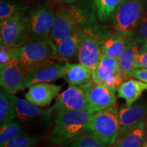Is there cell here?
<instances>
[{
    "label": "cell",
    "instance_id": "7a4b0ae2",
    "mask_svg": "<svg viewBox=\"0 0 147 147\" xmlns=\"http://www.w3.org/2000/svg\"><path fill=\"white\" fill-rule=\"evenodd\" d=\"M12 57L18 61L25 72L51 61L58 60L56 46L51 38L29 42L20 48H13Z\"/></svg>",
    "mask_w": 147,
    "mask_h": 147
},
{
    "label": "cell",
    "instance_id": "5b68a950",
    "mask_svg": "<svg viewBox=\"0 0 147 147\" xmlns=\"http://www.w3.org/2000/svg\"><path fill=\"white\" fill-rule=\"evenodd\" d=\"M147 0H122L111 16L115 30L132 34L142 17Z\"/></svg>",
    "mask_w": 147,
    "mask_h": 147
},
{
    "label": "cell",
    "instance_id": "3957f363",
    "mask_svg": "<svg viewBox=\"0 0 147 147\" xmlns=\"http://www.w3.org/2000/svg\"><path fill=\"white\" fill-rule=\"evenodd\" d=\"M84 133L93 136L108 147L113 146L120 134L119 110L116 106L93 114Z\"/></svg>",
    "mask_w": 147,
    "mask_h": 147
},
{
    "label": "cell",
    "instance_id": "83f0119b",
    "mask_svg": "<svg viewBox=\"0 0 147 147\" xmlns=\"http://www.w3.org/2000/svg\"><path fill=\"white\" fill-rule=\"evenodd\" d=\"M25 8L15 1L1 0L0 3V21H3L18 14H24Z\"/></svg>",
    "mask_w": 147,
    "mask_h": 147
},
{
    "label": "cell",
    "instance_id": "ac0fdd59",
    "mask_svg": "<svg viewBox=\"0 0 147 147\" xmlns=\"http://www.w3.org/2000/svg\"><path fill=\"white\" fill-rule=\"evenodd\" d=\"M69 86H80L91 82L92 71L83 64L65 62L62 78Z\"/></svg>",
    "mask_w": 147,
    "mask_h": 147
},
{
    "label": "cell",
    "instance_id": "e0dca14e",
    "mask_svg": "<svg viewBox=\"0 0 147 147\" xmlns=\"http://www.w3.org/2000/svg\"><path fill=\"white\" fill-rule=\"evenodd\" d=\"M69 16L65 5L60 6L55 12L54 24L51 34V39L57 42L79 31Z\"/></svg>",
    "mask_w": 147,
    "mask_h": 147
},
{
    "label": "cell",
    "instance_id": "f546056e",
    "mask_svg": "<svg viewBox=\"0 0 147 147\" xmlns=\"http://www.w3.org/2000/svg\"><path fill=\"white\" fill-rule=\"evenodd\" d=\"M127 78L120 70L116 71V72L108 76L103 84H108L110 87L118 88Z\"/></svg>",
    "mask_w": 147,
    "mask_h": 147
},
{
    "label": "cell",
    "instance_id": "d590c367",
    "mask_svg": "<svg viewBox=\"0 0 147 147\" xmlns=\"http://www.w3.org/2000/svg\"><path fill=\"white\" fill-rule=\"evenodd\" d=\"M145 121V128H144V142H147V119Z\"/></svg>",
    "mask_w": 147,
    "mask_h": 147
},
{
    "label": "cell",
    "instance_id": "d6986e66",
    "mask_svg": "<svg viewBox=\"0 0 147 147\" xmlns=\"http://www.w3.org/2000/svg\"><path fill=\"white\" fill-rule=\"evenodd\" d=\"M82 33L83 30L77 31L67 38L54 42L57 48L59 61L69 62L77 56Z\"/></svg>",
    "mask_w": 147,
    "mask_h": 147
},
{
    "label": "cell",
    "instance_id": "e575fe53",
    "mask_svg": "<svg viewBox=\"0 0 147 147\" xmlns=\"http://www.w3.org/2000/svg\"><path fill=\"white\" fill-rule=\"evenodd\" d=\"M51 1L55 3H61V4H71L79 0H51Z\"/></svg>",
    "mask_w": 147,
    "mask_h": 147
},
{
    "label": "cell",
    "instance_id": "d4e9b609",
    "mask_svg": "<svg viewBox=\"0 0 147 147\" xmlns=\"http://www.w3.org/2000/svg\"><path fill=\"white\" fill-rule=\"evenodd\" d=\"M61 147H108L93 136L87 133L81 134L67 140Z\"/></svg>",
    "mask_w": 147,
    "mask_h": 147
},
{
    "label": "cell",
    "instance_id": "30bf717a",
    "mask_svg": "<svg viewBox=\"0 0 147 147\" xmlns=\"http://www.w3.org/2000/svg\"><path fill=\"white\" fill-rule=\"evenodd\" d=\"M65 5L69 16L80 30L97 25V11L94 0H79Z\"/></svg>",
    "mask_w": 147,
    "mask_h": 147
},
{
    "label": "cell",
    "instance_id": "d6a6232c",
    "mask_svg": "<svg viewBox=\"0 0 147 147\" xmlns=\"http://www.w3.org/2000/svg\"><path fill=\"white\" fill-rule=\"evenodd\" d=\"M136 65V69H147V51L140 52Z\"/></svg>",
    "mask_w": 147,
    "mask_h": 147
},
{
    "label": "cell",
    "instance_id": "277c9868",
    "mask_svg": "<svg viewBox=\"0 0 147 147\" xmlns=\"http://www.w3.org/2000/svg\"><path fill=\"white\" fill-rule=\"evenodd\" d=\"M107 30L105 27L97 24L83 29L82 36L77 53V60L89 69H95L102 54V42Z\"/></svg>",
    "mask_w": 147,
    "mask_h": 147
},
{
    "label": "cell",
    "instance_id": "74e56055",
    "mask_svg": "<svg viewBox=\"0 0 147 147\" xmlns=\"http://www.w3.org/2000/svg\"><path fill=\"white\" fill-rule=\"evenodd\" d=\"M142 147H147V142H144L143 143Z\"/></svg>",
    "mask_w": 147,
    "mask_h": 147
},
{
    "label": "cell",
    "instance_id": "8d00e7d4",
    "mask_svg": "<svg viewBox=\"0 0 147 147\" xmlns=\"http://www.w3.org/2000/svg\"><path fill=\"white\" fill-rule=\"evenodd\" d=\"M144 51H147V40L143 43L142 47L141 48L140 52H144Z\"/></svg>",
    "mask_w": 147,
    "mask_h": 147
},
{
    "label": "cell",
    "instance_id": "2e32d148",
    "mask_svg": "<svg viewBox=\"0 0 147 147\" xmlns=\"http://www.w3.org/2000/svg\"><path fill=\"white\" fill-rule=\"evenodd\" d=\"M120 133L123 132L147 119V102L130 107L123 106L119 110Z\"/></svg>",
    "mask_w": 147,
    "mask_h": 147
},
{
    "label": "cell",
    "instance_id": "ffe728a7",
    "mask_svg": "<svg viewBox=\"0 0 147 147\" xmlns=\"http://www.w3.org/2000/svg\"><path fill=\"white\" fill-rule=\"evenodd\" d=\"M145 121L121 132L113 147H142L144 142Z\"/></svg>",
    "mask_w": 147,
    "mask_h": 147
},
{
    "label": "cell",
    "instance_id": "ba28073f",
    "mask_svg": "<svg viewBox=\"0 0 147 147\" xmlns=\"http://www.w3.org/2000/svg\"><path fill=\"white\" fill-rule=\"evenodd\" d=\"M16 110V118L25 124L47 128L53 125L54 113L50 108H41L34 105L26 99L18 98Z\"/></svg>",
    "mask_w": 147,
    "mask_h": 147
},
{
    "label": "cell",
    "instance_id": "4dcf8cb0",
    "mask_svg": "<svg viewBox=\"0 0 147 147\" xmlns=\"http://www.w3.org/2000/svg\"><path fill=\"white\" fill-rule=\"evenodd\" d=\"M146 40H147V12L143 16L141 26L134 39V41L138 45L144 43Z\"/></svg>",
    "mask_w": 147,
    "mask_h": 147
},
{
    "label": "cell",
    "instance_id": "5bb4252c",
    "mask_svg": "<svg viewBox=\"0 0 147 147\" xmlns=\"http://www.w3.org/2000/svg\"><path fill=\"white\" fill-rule=\"evenodd\" d=\"M62 87V84L58 85L49 82L37 83L29 87L25 97L34 105L43 108L50 105L51 102L58 97Z\"/></svg>",
    "mask_w": 147,
    "mask_h": 147
},
{
    "label": "cell",
    "instance_id": "cb8c5ba5",
    "mask_svg": "<svg viewBox=\"0 0 147 147\" xmlns=\"http://www.w3.org/2000/svg\"><path fill=\"white\" fill-rule=\"evenodd\" d=\"M17 99L15 95L11 94L1 87L0 90V127L16 118Z\"/></svg>",
    "mask_w": 147,
    "mask_h": 147
},
{
    "label": "cell",
    "instance_id": "836d02e7",
    "mask_svg": "<svg viewBox=\"0 0 147 147\" xmlns=\"http://www.w3.org/2000/svg\"><path fill=\"white\" fill-rule=\"evenodd\" d=\"M132 77L138 79L140 81L147 83V69H136L132 74Z\"/></svg>",
    "mask_w": 147,
    "mask_h": 147
},
{
    "label": "cell",
    "instance_id": "4fadbf2b",
    "mask_svg": "<svg viewBox=\"0 0 147 147\" xmlns=\"http://www.w3.org/2000/svg\"><path fill=\"white\" fill-rule=\"evenodd\" d=\"M64 69V63L54 61L29 69L26 72L25 87L29 88L33 84L42 82H49L61 78Z\"/></svg>",
    "mask_w": 147,
    "mask_h": 147
},
{
    "label": "cell",
    "instance_id": "7c38bea8",
    "mask_svg": "<svg viewBox=\"0 0 147 147\" xmlns=\"http://www.w3.org/2000/svg\"><path fill=\"white\" fill-rule=\"evenodd\" d=\"M118 88L106 84H94L88 95L87 110L92 115L115 106L116 92Z\"/></svg>",
    "mask_w": 147,
    "mask_h": 147
},
{
    "label": "cell",
    "instance_id": "4316f807",
    "mask_svg": "<svg viewBox=\"0 0 147 147\" xmlns=\"http://www.w3.org/2000/svg\"><path fill=\"white\" fill-rule=\"evenodd\" d=\"M122 0H94L97 11V16L101 23H105Z\"/></svg>",
    "mask_w": 147,
    "mask_h": 147
},
{
    "label": "cell",
    "instance_id": "f1b7e54d",
    "mask_svg": "<svg viewBox=\"0 0 147 147\" xmlns=\"http://www.w3.org/2000/svg\"><path fill=\"white\" fill-rule=\"evenodd\" d=\"M39 142V136L23 133L11 140L2 147H36Z\"/></svg>",
    "mask_w": 147,
    "mask_h": 147
},
{
    "label": "cell",
    "instance_id": "52a82bcc",
    "mask_svg": "<svg viewBox=\"0 0 147 147\" xmlns=\"http://www.w3.org/2000/svg\"><path fill=\"white\" fill-rule=\"evenodd\" d=\"M93 85V83L89 82L80 86H69L58 95L50 110L54 115L61 111L86 110L88 106V95Z\"/></svg>",
    "mask_w": 147,
    "mask_h": 147
},
{
    "label": "cell",
    "instance_id": "7402d4cb",
    "mask_svg": "<svg viewBox=\"0 0 147 147\" xmlns=\"http://www.w3.org/2000/svg\"><path fill=\"white\" fill-rule=\"evenodd\" d=\"M120 70L118 59L103 55L96 67L92 70V82L103 84L108 76Z\"/></svg>",
    "mask_w": 147,
    "mask_h": 147
},
{
    "label": "cell",
    "instance_id": "603a6c76",
    "mask_svg": "<svg viewBox=\"0 0 147 147\" xmlns=\"http://www.w3.org/2000/svg\"><path fill=\"white\" fill-rule=\"evenodd\" d=\"M138 45L131 40L118 59L121 71L127 78L132 77V74L136 69V60L140 54Z\"/></svg>",
    "mask_w": 147,
    "mask_h": 147
},
{
    "label": "cell",
    "instance_id": "44dd1931",
    "mask_svg": "<svg viewBox=\"0 0 147 147\" xmlns=\"http://www.w3.org/2000/svg\"><path fill=\"white\" fill-rule=\"evenodd\" d=\"M145 90H147V83L131 79L124 81L118 87L117 97L124 99L126 106L130 107L140 97Z\"/></svg>",
    "mask_w": 147,
    "mask_h": 147
},
{
    "label": "cell",
    "instance_id": "9a60e30c",
    "mask_svg": "<svg viewBox=\"0 0 147 147\" xmlns=\"http://www.w3.org/2000/svg\"><path fill=\"white\" fill-rule=\"evenodd\" d=\"M131 34L107 29L102 42V54L110 57L119 59L123 53L127 44L131 41Z\"/></svg>",
    "mask_w": 147,
    "mask_h": 147
},
{
    "label": "cell",
    "instance_id": "8fae6325",
    "mask_svg": "<svg viewBox=\"0 0 147 147\" xmlns=\"http://www.w3.org/2000/svg\"><path fill=\"white\" fill-rule=\"evenodd\" d=\"M26 72L18 61L12 58L8 63L0 67V84L7 91L16 95L18 91H23Z\"/></svg>",
    "mask_w": 147,
    "mask_h": 147
},
{
    "label": "cell",
    "instance_id": "9c48e42d",
    "mask_svg": "<svg viewBox=\"0 0 147 147\" xmlns=\"http://www.w3.org/2000/svg\"><path fill=\"white\" fill-rule=\"evenodd\" d=\"M55 12L47 5L36 7L29 12L31 41L50 39Z\"/></svg>",
    "mask_w": 147,
    "mask_h": 147
},
{
    "label": "cell",
    "instance_id": "484cf974",
    "mask_svg": "<svg viewBox=\"0 0 147 147\" xmlns=\"http://www.w3.org/2000/svg\"><path fill=\"white\" fill-rule=\"evenodd\" d=\"M23 126L18 120H12L0 127V147L23 134Z\"/></svg>",
    "mask_w": 147,
    "mask_h": 147
},
{
    "label": "cell",
    "instance_id": "1f68e13d",
    "mask_svg": "<svg viewBox=\"0 0 147 147\" xmlns=\"http://www.w3.org/2000/svg\"><path fill=\"white\" fill-rule=\"evenodd\" d=\"M13 48L1 43V51H0V67H3L8 63L13 58L12 57Z\"/></svg>",
    "mask_w": 147,
    "mask_h": 147
},
{
    "label": "cell",
    "instance_id": "6da1fadb",
    "mask_svg": "<svg viewBox=\"0 0 147 147\" xmlns=\"http://www.w3.org/2000/svg\"><path fill=\"white\" fill-rule=\"evenodd\" d=\"M92 115L87 109L55 114L54 127L46 137L45 144L51 146H61L67 140L84 134Z\"/></svg>",
    "mask_w": 147,
    "mask_h": 147
},
{
    "label": "cell",
    "instance_id": "8992f818",
    "mask_svg": "<svg viewBox=\"0 0 147 147\" xmlns=\"http://www.w3.org/2000/svg\"><path fill=\"white\" fill-rule=\"evenodd\" d=\"M1 43L20 48L31 41L29 16L18 14L0 23Z\"/></svg>",
    "mask_w": 147,
    "mask_h": 147
}]
</instances>
